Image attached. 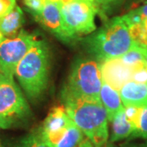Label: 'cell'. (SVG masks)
I'll list each match as a JSON object with an SVG mask.
<instances>
[{
	"mask_svg": "<svg viewBox=\"0 0 147 147\" xmlns=\"http://www.w3.org/2000/svg\"><path fill=\"white\" fill-rule=\"evenodd\" d=\"M82 42L84 49L100 62L110 58L121 57L135 45L122 16L108 19L99 30L83 38Z\"/></svg>",
	"mask_w": 147,
	"mask_h": 147,
	"instance_id": "obj_1",
	"label": "cell"
},
{
	"mask_svg": "<svg viewBox=\"0 0 147 147\" xmlns=\"http://www.w3.org/2000/svg\"><path fill=\"white\" fill-rule=\"evenodd\" d=\"M64 106L71 119L96 147L109 143L108 116L100 100L63 98Z\"/></svg>",
	"mask_w": 147,
	"mask_h": 147,
	"instance_id": "obj_2",
	"label": "cell"
},
{
	"mask_svg": "<svg viewBox=\"0 0 147 147\" xmlns=\"http://www.w3.org/2000/svg\"><path fill=\"white\" fill-rule=\"evenodd\" d=\"M50 70V50L43 40H36L16 69V78L27 97L36 101L47 89Z\"/></svg>",
	"mask_w": 147,
	"mask_h": 147,
	"instance_id": "obj_3",
	"label": "cell"
},
{
	"mask_svg": "<svg viewBox=\"0 0 147 147\" xmlns=\"http://www.w3.org/2000/svg\"><path fill=\"white\" fill-rule=\"evenodd\" d=\"M31 119V110L21 88L13 77L0 69V128L26 127Z\"/></svg>",
	"mask_w": 147,
	"mask_h": 147,
	"instance_id": "obj_4",
	"label": "cell"
},
{
	"mask_svg": "<svg viewBox=\"0 0 147 147\" xmlns=\"http://www.w3.org/2000/svg\"><path fill=\"white\" fill-rule=\"evenodd\" d=\"M101 85L100 65L92 59H79L74 63L61 96V99L84 98L99 100Z\"/></svg>",
	"mask_w": 147,
	"mask_h": 147,
	"instance_id": "obj_5",
	"label": "cell"
},
{
	"mask_svg": "<svg viewBox=\"0 0 147 147\" xmlns=\"http://www.w3.org/2000/svg\"><path fill=\"white\" fill-rule=\"evenodd\" d=\"M63 23L69 34L74 40L96 30L95 16L98 14L96 0H71L58 3Z\"/></svg>",
	"mask_w": 147,
	"mask_h": 147,
	"instance_id": "obj_6",
	"label": "cell"
},
{
	"mask_svg": "<svg viewBox=\"0 0 147 147\" xmlns=\"http://www.w3.org/2000/svg\"><path fill=\"white\" fill-rule=\"evenodd\" d=\"M34 34L21 30L16 36L4 38L0 42V69L13 77L17 65L30 51L36 41Z\"/></svg>",
	"mask_w": 147,
	"mask_h": 147,
	"instance_id": "obj_7",
	"label": "cell"
},
{
	"mask_svg": "<svg viewBox=\"0 0 147 147\" xmlns=\"http://www.w3.org/2000/svg\"><path fill=\"white\" fill-rule=\"evenodd\" d=\"M32 16L45 30L51 32L61 42L65 43H73L74 41H76L69 34L66 30L60 7L57 3L47 0V3L42 11Z\"/></svg>",
	"mask_w": 147,
	"mask_h": 147,
	"instance_id": "obj_8",
	"label": "cell"
},
{
	"mask_svg": "<svg viewBox=\"0 0 147 147\" xmlns=\"http://www.w3.org/2000/svg\"><path fill=\"white\" fill-rule=\"evenodd\" d=\"M102 82L119 91L127 82L132 80L134 67L125 64L121 57L110 58L100 64Z\"/></svg>",
	"mask_w": 147,
	"mask_h": 147,
	"instance_id": "obj_9",
	"label": "cell"
},
{
	"mask_svg": "<svg viewBox=\"0 0 147 147\" xmlns=\"http://www.w3.org/2000/svg\"><path fill=\"white\" fill-rule=\"evenodd\" d=\"M39 133L48 147H77L85 137L84 132L74 121L56 131L44 133L39 131Z\"/></svg>",
	"mask_w": 147,
	"mask_h": 147,
	"instance_id": "obj_10",
	"label": "cell"
},
{
	"mask_svg": "<svg viewBox=\"0 0 147 147\" xmlns=\"http://www.w3.org/2000/svg\"><path fill=\"white\" fill-rule=\"evenodd\" d=\"M124 106L144 107L147 105V83L129 81L119 91Z\"/></svg>",
	"mask_w": 147,
	"mask_h": 147,
	"instance_id": "obj_11",
	"label": "cell"
},
{
	"mask_svg": "<svg viewBox=\"0 0 147 147\" xmlns=\"http://www.w3.org/2000/svg\"><path fill=\"white\" fill-rule=\"evenodd\" d=\"M25 23L23 11L16 5L10 11L0 16V32L5 38H13L21 31Z\"/></svg>",
	"mask_w": 147,
	"mask_h": 147,
	"instance_id": "obj_12",
	"label": "cell"
},
{
	"mask_svg": "<svg viewBox=\"0 0 147 147\" xmlns=\"http://www.w3.org/2000/svg\"><path fill=\"white\" fill-rule=\"evenodd\" d=\"M100 100L106 110L108 120L111 122L119 112L123 110L119 92L102 82L100 92Z\"/></svg>",
	"mask_w": 147,
	"mask_h": 147,
	"instance_id": "obj_13",
	"label": "cell"
},
{
	"mask_svg": "<svg viewBox=\"0 0 147 147\" xmlns=\"http://www.w3.org/2000/svg\"><path fill=\"white\" fill-rule=\"evenodd\" d=\"M110 123L112 129L109 141L111 143L127 139L134 131V127L127 119L123 110L119 112Z\"/></svg>",
	"mask_w": 147,
	"mask_h": 147,
	"instance_id": "obj_14",
	"label": "cell"
},
{
	"mask_svg": "<svg viewBox=\"0 0 147 147\" xmlns=\"http://www.w3.org/2000/svg\"><path fill=\"white\" fill-rule=\"evenodd\" d=\"M3 147H48L43 142L38 128H35L26 135L11 139L4 142Z\"/></svg>",
	"mask_w": 147,
	"mask_h": 147,
	"instance_id": "obj_15",
	"label": "cell"
},
{
	"mask_svg": "<svg viewBox=\"0 0 147 147\" xmlns=\"http://www.w3.org/2000/svg\"><path fill=\"white\" fill-rule=\"evenodd\" d=\"M121 59L124 63L134 68L146 62L142 52V47L137 44H135L128 52L123 55Z\"/></svg>",
	"mask_w": 147,
	"mask_h": 147,
	"instance_id": "obj_16",
	"label": "cell"
},
{
	"mask_svg": "<svg viewBox=\"0 0 147 147\" xmlns=\"http://www.w3.org/2000/svg\"><path fill=\"white\" fill-rule=\"evenodd\" d=\"M128 0H96L98 7V15L105 21L109 18L108 16L112 14L117 8Z\"/></svg>",
	"mask_w": 147,
	"mask_h": 147,
	"instance_id": "obj_17",
	"label": "cell"
},
{
	"mask_svg": "<svg viewBox=\"0 0 147 147\" xmlns=\"http://www.w3.org/2000/svg\"><path fill=\"white\" fill-rule=\"evenodd\" d=\"M128 30L135 44L147 48V29L143 23L131 25L128 26Z\"/></svg>",
	"mask_w": 147,
	"mask_h": 147,
	"instance_id": "obj_18",
	"label": "cell"
},
{
	"mask_svg": "<svg viewBox=\"0 0 147 147\" xmlns=\"http://www.w3.org/2000/svg\"><path fill=\"white\" fill-rule=\"evenodd\" d=\"M142 138L147 140V105L142 107L139 123L137 129L127 139V142H130L133 139Z\"/></svg>",
	"mask_w": 147,
	"mask_h": 147,
	"instance_id": "obj_19",
	"label": "cell"
},
{
	"mask_svg": "<svg viewBox=\"0 0 147 147\" xmlns=\"http://www.w3.org/2000/svg\"><path fill=\"white\" fill-rule=\"evenodd\" d=\"M141 110H142V107L131 106V105L124 106V108H123L124 114L128 121L132 124V126L134 127V131L137 129V126H138Z\"/></svg>",
	"mask_w": 147,
	"mask_h": 147,
	"instance_id": "obj_20",
	"label": "cell"
},
{
	"mask_svg": "<svg viewBox=\"0 0 147 147\" xmlns=\"http://www.w3.org/2000/svg\"><path fill=\"white\" fill-rule=\"evenodd\" d=\"M23 2L26 7L27 11L34 15L42 11L47 3V0H23Z\"/></svg>",
	"mask_w": 147,
	"mask_h": 147,
	"instance_id": "obj_21",
	"label": "cell"
},
{
	"mask_svg": "<svg viewBox=\"0 0 147 147\" xmlns=\"http://www.w3.org/2000/svg\"><path fill=\"white\" fill-rule=\"evenodd\" d=\"M132 80L138 83H147V63L146 62L135 67L132 75Z\"/></svg>",
	"mask_w": 147,
	"mask_h": 147,
	"instance_id": "obj_22",
	"label": "cell"
},
{
	"mask_svg": "<svg viewBox=\"0 0 147 147\" xmlns=\"http://www.w3.org/2000/svg\"><path fill=\"white\" fill-rule=\"evenodd\" d=\"M15 6L11 4L7 0H0V16H3L8 11H10Z\"/></svg>",
	"mask_w": 147,
	"mask_h": 147,
	"instance_id": "obj_23",
	"label": "cell"
},
{
	"mask_svg": "<svg viewBox=\"0 0 147 147\" xmlns=\"http://www.w3.org/2000/svg\"><path fill=\"white\" fill-rule=\"evenodd\" d=\"M133 11L135 13H137V15L142 17V20L147 18V3H145L144 5L141 6L136 9H133Z\"/></svg>",
	"mask_w": 147,
	"mask_h": 147,
	"instance_id": "obj_24",
	"label": "cell"
},
{
	"mask_svg": "<svg viewBox=\"0 0 147 147\" xmlns=\"http://www.w3.org/2000/svg\"><path fill=\"white\" fill-rule=\"evenodd\" d=\"M120 147H147V141L145 142H141V143L127 142L122 144Z\"/></svg>",
	"mask_w": 147,
	"mask_h": 147,
	"instance_id": "obj_25",
	"label": "cell"
},
{
	"mask_svg": "<svg viewBox=\"0 0 147 147\" xmlns=\"http://www.w3.org/2000/svg\"><path fill=\"white\" fill-rule=\"evenodd\" d=\"M109 144V143H108ZM77 147H96L88 137H84L82 142L79 143Z\"/></svg>",
	"mask_w": 147,
	"mask_h": 147,
	"instance_id": "obj_26",
	"label": "cell"
},
{
	"mask_svg": "<svg viewBox=\"0 0 147 147\" xmlns=\"http://www.w3.org/2000/svg\"><path fill=\"white\" fill-rule=\"evenodd\" d=\"M142 52H143V54L145 56V58H146V61L147 63V48L146 47H142Z\"/></svg>",
	"mask_w": 147,
	"mask_h": 147,
	"instance_id": "obj_27",
	"label": "cell"
},
{
	"mask_svg": "<svg viewBox=\"0 0 147 147\" xmlns=\"http://www.w3.org/2000/svg\"><path fill=\"white\" fill-rule=\"evenodd\" d=\"M142 23H143V25L145 26V27L147 29V18H146V19H144L143 20V21H142Z\"/></svg>",
	"mask_w": 147,
	"mask_h": 147,
	"instance_id": "obj_28",
	"label": "cell"
},
{
	"mask_svg": "<svg viewBox=\"0 0 147 147\" xmlns=\"http://www.w3.org/2000/svg\"><path fill=\"white\" fill-rule=\"evenodd\" d=\"M4 38H5V37L3 36V34H1V32H0V42H2V41H3V40L4 39Z\"/></svg>",
	"mask_w": 147,
	"mask_h": 147,
	"instance_id": "obj_29",
	"label": "cell"
},
{
	"mask_svg": "<svg viewBox=\"0 0 147 147\" xmlns=\"http://www.w3.org/2000/svg\"><path fill=\"white\" fill-rule=\"evenodd\" d=\"M49 1H51V2H53V3H60L61 0H49Z\"/></svg>",
	"mask_w": 147,
	"mask_h": 147,
	"instance_id": "obj_30",
	"label": "cell"
},
{
	"mask_svg": "<svg viewBox=\"0 0 147 147\" xmlns=\"http://www.w3.org/2000/svg\"><path fill=\"white\" fill-rule=\"evenodd\" d=\"M145 3H147V0H146V1H145Z\"/></svg>",
	"mask_w": 147,
	"mask_h": 147,
	"instance_id": "obj_31",
	"label": "cell"
},
{
	"mask_svg": "<svg viewBox=\"0 0 147 147\" xmlns=\"http://www.w3.org/2000/svg\"><path fill=\"white\" fill-rule=\"evenodd\" d=\"M0 147H1V145H0Z\"/></svg>",
	"mask_w": 147,
	"mask_h": 147,
	"instance_id": "obj_32",
	"label": "cell"
}]
</instances>
